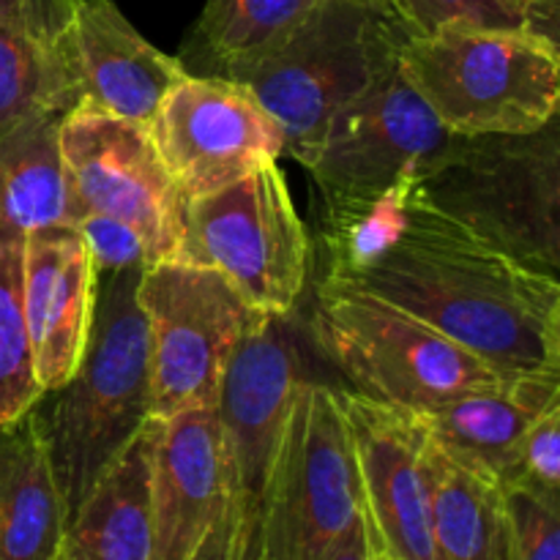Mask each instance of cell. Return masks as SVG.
I'll use <instances>...</instances> for the list:
<instances>
[{
    "label": "cell",
    "instance_id": "cell-27",
    "mask_svg": "<svg viewBox=\"0 0 560 560\" xmlns=\"http://www.w3.org/2000/svg\"><path fill=\"white\" fill-rule=\"evenodd\" d=\"M405 38H427L463 27H528V11L514 0H386Z\"/></svg>",
    "mask_w": 560,
    "mask_h": 560
},
{
    "label": "cell",
    "instance_id": "cell-9",
    "mask_svg": "<svg viewBox=\"0 0 560 560\" xmlns=\"http://www.w3.org/2000/svg\"><path fill=\"white\" fill-rule=\"evenodd\" d=\"M137 304L151 339V419L217 408L235 345L266 312L252 310L222 273L184 260L145 266Z\"/></svg>",
    "mask_w": 560,
    "mask_h": 560
},
{
    "label": "cell",
    "instance_id": "cell-6",
    "mask_svg": "<svg viewBox=\"0 0 560 560\" xmlns=\"http://www.w3.org/2000/svg\"><path fill=\"white\" fill-rule=\"evenodd\" d=\"M419 191L470 233L558 279V118L528 135L457 137L421 178Z\"/></svg>",
    "mask_w": 560,
    "mask_h": 560
},
{
    "label": "cell",
    "instance_id": "cell-11",
    "mask_svg": "<svg viewBox=\"0 0 560 560\" xmlns=\"http://www.w3.org/2000/svg\"><path fill=\"white\" fill-rule=\"evenodd\" d=\"M454 140L394 60L339 109L310 173L326 206L372 200L402 180L424 178Z\"/></svg>",
    "mask_w": 560,
    "mask_h": 560
},
{
    "label": "cell",
    "instance_id": "cell-16",
    "mask_svg": "<svg viewBox=\"0 0 560 560\" xmlns=\"http://www.w3.org/2000/svg\"><path fill=\"white\" fill-rule=\"evenodd\" d=\"M96 304V268L80 230H36L22 244V306L33 372L44 394L66 386L85 353Z\"/></svg>",
    "mask_w": 560,
    "mask_h": 560
},
{
    "label": "cell",
    "instance_id": "cell-30",
    "mask_svg": "<svg viewBox=\"0 0 560 560\" xmlns=\"http://www.w3.org/2000/svg\"><path fill=\"white\" fill-rule=\"evenodd\" d=\"M74 9L77 0H0V22L38 42L58 44L69 33Z\"/></svg>",
    "mask_w": 560,
    "mask_h": 560
},
{
    "label": "cell",
    "instance_id": "cell-10",
    "mask_svg": "<svg viewBox=\"0 0 560 560\" xmlns=\"http://www.w3.org/2000/svg\"><path fill=\"white\" fill-rule=\"evenodd\" d=\"M60 156L71 224L82 213L113 217L140 235L148 266L178 260L186 200L145 126L74 107L60 120Z\"/></svg>",
    "mask_w": 560,
    "mask_h": 560
},
{
    "label": "cell",
    "instance_id": "cell-14",
    "mask_svg": "<svg viewBox=\"0 0 560 560\" xmlns=\"http://www.w3.org/2000/svg\"><path fill=\"white\" fill-rule=\"evenodd\" d=\"M361 481V517L372 550L392 560H432L430 448L413 410L337 388Z\"/></svg>",
    "mask_w": 560,
    "mask_h": 560
},
{
    "label": "cell",
    "instance_id": "cell-23",
    "mask_svg": "<svg viewBox=\"0 0 560 560\" xmlns=\"http://www.w3.org/2000/svg\"><path fill=\"white\" fill-rule=\"evenodd\" d=\"M66 36L47 44L0 22V135L31 118L80 107Z\"/></svg>",
    "mask_w": 560,
    "mask_h": 560
},
{
    "label": "cell",
    "instance_id": "cell-28",
    "mask_svg": "<svg viewBox=\"0 0 560 560\" xmlns=\"http://www.w3.org/2000/svg\"><path fill=\"white\" fill-rule=\"evenodd\" d=\"M512 487H525L547 501L560 503V402L530 424L523 443L520 479Z\"/></svg>",
    "mask_w": 560,
    "mask_h": 560
},
{
    "label": "cell",
    "instance_id": "cell-19",
    "mask_svg": "<svg viewBox=\"0 0 560 560\" xmlns=\"http://www.w3.org/2000/svg\"><path fill=\"white\" fill-rule=\"evenodd\" d=\"M66 525L69 514L33 405L22 419L0 424V560H58Z\"/></svg>",
    "mask_w": 560,
    "mask_h": 560
},
{
    "label": "cell",
    "instance_id": "cell-33",
    "mask_svg": "<svg viewBox=\"0 0 560 560\" xmlns=\"http://www.w3.org/2000/svg\"><path fill=\"white\" fill-rule=\"evenodd\" d=\"M230 530H233V492H230V501L228 506H224V512L219 514L213 528L202 536V541L197 545V550L191 552L189 560H228Z\"/></svg>",
    "mask_w": 560,
    "mask_h": 560
},
{
    "label": "cell",
    "instance_id": "cell-13",
    "mask_svg": "<svg viewBox=\"0 0 560 560\" xmlns=\"http://www.w3.org/2000/svg\"><path fill=\"white\" fill-rule=\"evenodd\" d=\"M148 131L184 200L224 189L284 153L271 115L222 74H186L164 96Z\"/></svg>",
    "mask_w": 560,
    "mask_h": 560
},
{
    "label": "cell",
    "instance_id": "cell-25",
    "mask_svg": "<svg viewBox=\"0 0 560 560\" xmlns=\"http://www.w3.org/2000/svg\"><path fill=\"white\" fill-rule=\"evenodd\" d=\"M317 3L320 0H206L195 36L224 71L279 47Z\"/></svg>",
    "mask_w": 560,
    "mask_h": 560
},
{
    "label": "cell",
    "instance_id": "cell-20",
    "mask_svg": "<svg viewBox=\"0 0 560 560\" xmlns=\"http://www.w3.org/2000/svg\"><path fill=\"white\" fill-rule=\"evenodd\" d=\"M159 424L145 421L69 517L66 545L82 560H153L151 448Z\"/></svg>",
    "mask_w": 560,
    "mask_h": 560
},
{
    "label": "cell",
    "instance_id": "cell-35",
    "mask_svg": "<svg viewBox=\"0 0 560 560\" xmlns=\"http://www.w3.org/2000/svg\"><path fill=\"white\" fill-rule=\"evenodd\" d=\"M364 3H372V5H386V0H364Z\"/></svg>",
    "mask_w": 560,
    "mask_h": 560
},
{
    "label": "cell",
    "instance_id": "cell-8",
    "mask_svg": "<svg viewBox=\"0 0 560 560\" xmlns=\"http://www.w3.org/2000/svg\"><path fill=\"white\" fill-rule=\"evenodd\" d=\"M337 388L304 383L290 408L257 503L268 560H323L361 514L353 435Z\"/></svg>",
    "mask_w": 560,
    "mask_h": 560
},
{
    "label": "cell",
    "instance_id": "cell-21",
    "mask_svg": "<svg viewBox=\"0 0 560 560\" xmlns=\"http://www.w3.org/2000/svg\"><path fill=\"white\" fill-rule=\"evenodd\" d=\"M432 560H514L506 490L430 448Z\"/></svg>",
    "mask_w": 560,
    "mask_h": 560
},
{
    "label": "cell",
    "instance_id": "cell-1",
    "mask_svg": "<svg viewBox=\"0 0 560 560\" xmlns=\"http://www.w3.org/2000/svg\"><path fill=\"white\" fill-rule=\"evenodd\" d=\"M424 320L498 375L560 372V284L421 197L397 241L350 279Z\"/></svg>",
    "mask_w": 560,
    "mask_h": 560
},
{
    "label": "cell",
    "instance_id": "cell-12",
    "mask_svg": "<svg viewBox=\"0 0 560 560\" xmlns=\"http://www.w3.org/2000/svg\"><path fill=\"white\" fill-rule=\"evenodd\" d=\"M320 359L301 304L282 315H262L241 337L219 383L217 416L233 476V492L260 503L301 386L320 381ZM328 383V381H326Z\"/></svg>",
    "mask_w": 560,
    "mask_h": 560
},
{
    "label": "cell",
    "instance_id": "cell-2",
    "mask_svg": "<svg viewBox=\"0 0 560 560\" xmlns=\"http://www.w3.org/2000/svg\"><path fill=\"white\" fill-rule=\"evenodd\" d=\"M142 271L140 266L96 273V304L80 366L52 392L49 410L36 402L69 517L151 419V339L137 304Z\"/></svg>",
    "mask_w": 560,
    "mask_h": 560
},
{
    "label": "cell",
    "instance_id": "cell-22",
    "mask_svg": "<svg viewBox=\"0 0 560 560\" xmlns=\"http://www.w3.org/2000/svg\"><path fill=\"white\" fill-rule=\"evenodd\" d=\"M60 120L42 115L0 135V244H25L36 230L71 224Z\"/></svg>",
    "mask_w": 560,
    "mask_h": 560
},
{
    "label": "cell",
    "instance_id": "cell-32",
    "mask_svg": "<svg viewBox=\"0 0 560 560\" xmlns=\"http://www.w3.org/2000/svg\"><path fill=\"white\" fill-rule=\"evenodd\" d=\"M372 558H375V550H372L370 530H366L364 517L359 514L323 560H372Z\"/></svg>",
    "mask_w": 560,
    "mask_h": 560
},
{
    "label": "cell",
    "instance_id": "cell-37",
    "mask_svg": "<svg viewBox=\"0 0 560 560\" xmlns=\"http://www.w3.org/2000/svg\"><path fill=\"white\" fill-rule=\"evenodd\" d=\"M372 560H392V558H386V556H381V552H375V558Z\"/></svg>",
    "mask_w": 560,
    "mask_h": 560
},
{
    "label": "cell",
    "instance_id": "cell-4",
    "mask_svg": "<svg viewBox=\"0 0 560 560\" xmlns=\"http://www.w3.org/2000/svg\"><path fill=\"white\" fill-rule=\"evenodd\" d=\"M397 66L457 137L528 135L558 118V44L530 27L402 38Z\"/></svg>",
    "mask_w": 560,
    "mask_h": 560
},
{
    "label": "cell",
    "instance_id": "cell-18",
    "mask_svg": "<svg viewBox=\"0 0 560 560\" xmlns=\"http://www.w3.org/2000/svg\"><path fill=\"white\" fill-rule=\"evenodd\" d=\"M558 402L560 372H528L503 377L498 386L459 394L416 416L446 457L490 476L501 487H512L520 479L530 424Z\"/></svg>",
    "mask_w": 560,
    "mask_h": 560
},
{
    "label": "cell",
    "instance_id": "cell-7",
    "mask_svg": "<svg viewBox=\"0 0 560 560\" xmlns=\"http://www.w3.org/2000/svg\"><path fill=\"white\" fill-rule=\"evenodd\" d=\"M178 260L222 273L252 310H295L310 282V235L277 162L186 200Z\"/></svg>",
    "mask_w": 560,
    "mask_h": 560
},
{
    "label": "cell",
    "instance_id": "cell-5",
    "mask_svg": "<svg viewBox=\"0 0 560 560\" xmlns=\"http://www.w3.org/2000/svg\"><path fill=\"white\" fill-rule=\"evenodd\" d=\"M306 326L320 359L353 392L413 413L503 381L410 312L337 279L315 282Z\"/></svg>",
    "mask_w": 560,
    "mask_h": 560
},
{
    "label": "cell",
    "instance_id": "cell-17",
    "mask_svg": "<svg viewBox=\"0 0 560 560\" xmlns=\"http://www.w3.org/2000/svg\"><path fill=\"white\" fill-rule=\"evenodd\" d=\"M69 58L80 107L151 126L164 96L189 71L140 36L113 0H77Z\"/></svg>",
    "mask_w": 560,
    "mask_h": 560
},
{
    "label": "cell",
    "instance_id": "cell-36",
    "mask_svg": "<svg viewBox=\"0 0 560 560\" xmlns=\"http://www.w3.org/2000/svg\"><path fill=\"white\" fill-rule=\"evenodd\" d=\"M514 3H520V5H523L525 11H528V0H514Z\"/></svg>",
    "mask_w": 560,
    "mask_h": 560
},
{
    "label": "cell",
    "instance_id": "cell-31",
    "mask_svg": "<svg viewBox=\"0 0 560 560\" xmlns=\"http://www.w3.org/2000/svg\"><path fill=\"white\" fill-rule=\"evenodd\" d=\"M228 560H268L262 550L260 512L255 503L233 492V530H230Z\"/></svg>",
    "mask_w": 560,
    "mask_h": 560
},
{
    "label": "cell",
    "instance_id": "cell-24",
    "mask_svg": "<svg viewBox=\"0 0 560 560\" xmlns=\"http://www.w3.org/2000/svg\"><path fill=\"white\" fill-rule=\"evenodd\" d=\"M419 186L421 180H402L372 200L326 206L320 230L326 262L320 279H350L375 262L408 222Z\"/></svg>",
    "mask_w": 560,
    "mask_h": 560
},
{
    "label": "cell",
    "instance_id": "cell-29",
    "mask_svg": "<svg viewBox=\"0 0 560 560\" xmlns=\"http://www.w3.org/2000/svg\"><path fill=\"white\" fill-rule=\"evenodd\" d=\"M71 228L80 230L96 273L148 266L145 244L129 224L102 213H82Z\"/></svg>",
    "mask_w": 560,
    "mask_h": 560
},
{
    "label": "cell",
    "instance_id": "cell-15",
    "mask_svg": "<svg viewBox=\"0 0 560 560\" xmlns=\"http://www.w3.org/2000/svg\"><path fill=\"white\" fill-rule=\"evenodd\" d=\"M233 492L217 408H189L159 424L151 448L153 560H189Z\"/></svg>",
    "mask_w": 560,
    "mask_h": 560
},
{
    "label": "cell",
    "instance_id": "cell-26",
    "mask_svg": "<svg viewBox=\"0 0 560 560\" xmlns=\"http://www.w3.org/2000/svg\"><path fill=\"white\" fill-rule=\"evenodd\" d=\"M42 397L22 306V244H0V424L22 419Z\"/></svg>",
    "mask_w": 560,
    "mask_h": 560
},
{
    "label": "cell",
    "instance_id": "cell-34",
    "mask_svg": "<svg viewBox=\"0 0 560 560\" xmlns=\"http://www.w3.org/2000/svg\"><path fill=\"white\" fill-rule=\"evenodd\" d=\"M58 560H82L80 556H77V552L74 550H71V547L69 545H66V541H63V550H60V556H58Z\"/></svg>",
    "mask_w": 560,
    "mask_h": 560
},
{
    "label": "cell",
    "instance_id": "cell-3",
    "mask_svg": "<svg viewBox=\"0 0 560 560\" xmlns=\"http://www.w3.org/2000/svg\"><path fill=\"white\" fill-rule=\"evenodd\" d=\"M402 38L386 5L320 0L279 47L222 77L252 93L282 131L284 153L310 170L339 109L397 60Z\"/></svg>",
    "mask_w": 560,
    "mask_h": 560
}]
</instances>
